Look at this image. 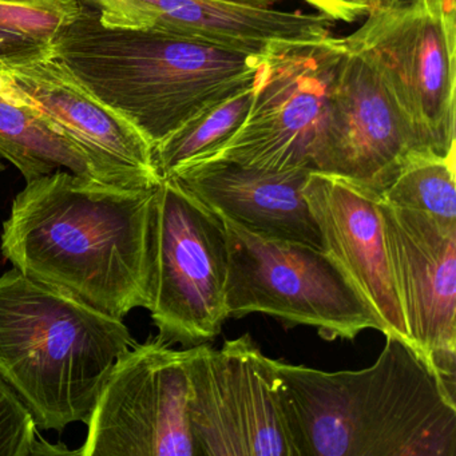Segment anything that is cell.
Returning a JSON list of instances; mask_svg holds the SVG:
<instances>
[{"mask_svg":"<svg viewBox=\"0 0 456 456\" xmlns=\"http://www.w3.org/2000/svg\"><path fill=\"white\" fill-rule=\"evenodd\" d=\"M378 2H380V0H378Z\"/></svg>","mask_w":456,"mask_h":456,"instance_id":"obj_25","label":"cell"},{"mask_svg":"<svg viewBox=\"0 0 456 456\" xmlns=\"http://www.w3.org/2000/svg\"><path fill=\"white\" fill-rule=\"evenodd\" d=\"M0 100L6 101L12 105L30 108L28 95L20 90L17 81L2 65H0Z\"/></svg>","mask_w":456,"mask_h":456,"instance_id":"obj_22","label":"cell"},{"mask_svg":"<svg viewBox=\"0 0 456 456\" xmlns=\"http://www.w3.org/2000/svg\"><path fill=\"white\" fill-rule=\"evenodd\" d=\"M53 54L153 148L252 81L265 58L185 34L105 28L84 2L55 37Z\"/></svg>","mask_w":456,"mask_h":456,"instance_id":"obj_3","label":"cell"},{"mask_svg":"<svg viewBox=\"0 0 456 456\" xmlns=\"http://www.w3.org/2000/svg\"><path fill=\"white\" fill-rule=\"evenodd\" d=\"M134 344L124 320L18 269L0 276V378L38 428L87 423L114 364Z\"/></svg>","mask_w":456,"mask_h":456,"instance_id":"obj_4","label":"cell"},{"mask_svg":"<svg viewBox=\"0 0 456 456\" xmlns=\"http://www.w3.org/2000/svg\"><path fill=\"white\" fill-rule=\"evenodd\" d=\"M272 360L249 335L189 348L197 456H297Z\"/></svg>","mask_w":456,"mask_h":456,"instance_id":"obj_9","label":"cell"},{"mask_svg":"<svg viewBox=\"0 0 456 456\" xmlns=\"http://www.w3.org/2000/svg\"><path fill=\"white\" fill-rule=\"evenodd\" d=\"M81 0H0V65L53 54V42L81 12Z\"/></svg>","mask_w":456,"mask_h":456,"instance_id":"obj_18","label":"cell"},{"mask_svg":"<svg viewBox=\"0 0 456 456\" xmlns=\"http://www.w3.org/2000/svg\"><path fill=\"white\" fill-rule=\"evenodd\" d=\"M154 191L42 175L12 201L0 249L30 279L124 320L148 308Z\"/></svg>","mask_w":456,"mask_h":456,"instance_id":"obj_1","label":"cell"},{"mask_svg":"<svg viewBox=\"0 0 456 456\" xmlns=\"http://www.w3.org/2000/svg\"><path fill=\"white\" fill-rule=\"evenodd\" d=\"M0 159L14 165L26 183L60 169L97 180L81 151L39 111L0 100Z\"/></svg>","mask_w":456,"mask_h":456,"instance_id":"obj_16","label":"cell"},{"mask_svg":"<svg viewBox=\"0 0 456 456\" xmlns=\"http://www.w3.org/2000/svg\"><path fill=\"white\" fill-rule=\"evenodd\" d=\"M344 38L378 71L420 151L455 154V0H380Z\"/></svg>","mask_w":456,"mask_h":456,"instance_id":"obj_5","label":"cell"},{"mask_svg":"<svg viewBox=\"0 0 456 456\" xmlns=\"http://www.w3.org/2000/svg\"><path fill=\"white\" fill-rule=\"evenodd\" d=\"M228 239L223 218L173 177L156 186L149 304L159 338L183 348L209 343L229 319Z\"/></svg>","mask_w":456,"mask_h":456,"instance_id":"obj_6","label":"cell"},{"mask_svg":"<svg viewBox=\"0 0 456 456\" xmlns=\"http://www.w3.org/2000/svg\"><path fill=\"white\" fill-rule=\"evenodd\" d=\"M220 217L228 239L229 319L269 314L288 327L316 328L330 341L354 340L365 330L380 332L370 306L322 248L256 236Z\"/></svg>","mask_w":456,"mask_h":456,"instance_id":"obj_7","label":"cell"},{"mask_svg":"<svg viewBox=\"0 0 456 456\" xmlns=\"http://www.w3.org/2000/svg\"><path fill=\"white\" fill-rule=\"evenodd\" d=\"M229 2H236V4H252V6L272 7L277 4L279 0H229Z\"/></svg>","mask_w":456,"mask_h":456,"instance_id":"obj_23","label":"cell"},{"mask_svg":"<svg viewBox=\"0 0 456 456\" xmlns=\"http://www.w3.org/2000/svg\"><path fill=\"white\" fill-rule=\"evenodd\" d=\"M304 196L335 260L370 306L384 335L410 344L384 239L380 196L338 175L311 172Z\"/></svg>","mask_w":456,"mask_h":456,"instance_id":"obj_14","label":"cell"},{"mask_svg":"<svg viewBox=\"0 0 456 456\" xmlns=\"http://www.w3.org/2000/svg\"><path fill=\"white\" fill-rule=\"evenodd\" d=\"M256 79L257 76L210 103L154 148V159L162 178L212 159L234 137L249 113Z\"/></svg>","mask_w":456,"mask_h":456,"instance_id":"obj_17","label":"cell"},{"mask_svg":"<svg viewBox=\"0 0 456 456\" xmlns=\"http://www.w3.org/2000/svg\"><path fill=\"white\" fill-rule=\"evenodd\" d=\"M38 427L17 392L0 378V456H30Z\"/></svg>","mask_w":456,"mask_h":456,"instance_id":"obj_20","label":"cell"},{"mask_svg":"<svg viewBox=\"0 0 456 456\" xmlns=\"http://www.w3.org/2000/svg\"><path fill=\"white\" fill-rule=\"evenodd\" d=\"M311 4L319 14L332 20L356 22L360 18L367 17L370 10L379 4L378 0H304Z\"/></svg>","mask_w":456,"mask_h":456,"instance_id":"obj_21","label":"cell"},{"mask_svg":"<svg viewBox=\"0 0 456 456\" xmlns=\"http://www.w3.org/2000/svg\"><path fill=\"white\" fill-rule=\"evenodd\" d=\"M380 212L411 346L455 389L456 223L381 199Z\"/></svg>","mask_w":456,"mask_h":456,"instance_id":"obj_11","label":"cell"},{"mask_svg":"<svg viewBox=\"0 0 456 456\" xmlns=\"http://www.w3.org/2000/svg\"><path fill=\"white\" fill-rule=\"evenodd\" d=\"M309 173L274 172L213 159L189 165L170 177L256 236L322 248L319 228L304 196Z\"/></svg>","mask_w":456,"mask_h":456,"instance_id":"obj_15","label":"cell"},{"mask_svg":"<svg viewBox=\"0 0 456 456\" xmlns=\"http://www.w3.org/2000/svg\"><path fill=\"white\" fill-rule=\"evenodd\" d=\"M47 122L86 157L100 183L151 189L162 177L154 148L122 114L95 97L54 57L2 65Z\"/></svg>","mask_w":456,"mask_h":456,"instance_id":"obj_12","label":"cell"},{"mask_svg":"<svg viewBox=\"0 0 456 456\" xmlns=\"http://www.w3.org/2000/svg\"><path fill=\"white\" fill-rule=\"evenodd\" d=\"M189 348L159 335L122 354L77 455L197 456L189 418Z\"/></svg>","mask_w":456,"mask_h":456,"instance_id":"obj_10","label":"cell"},{"mask_svg":"<svg viewBox=\"0 0 456 456\" xmlns=\"http://www.w3.org/2000/svg\"><path fill=\"white\" fill-rule=\"evenodd\" d=\"M418 151L372 63L346 46L314 172L346 178L380 194L407 157Z\"/></svg>","mask_w":456,"mask_h":456,"instance_id":"obj_13","label":"cell"},{"mask_svg":"<svg viewBox=\"0 0 456 456\" xmlns=\"http://www.w3.org/2000/svg\"><path fill=\"white\" fill-rule=\"evenodd\" d=\"M379 196L394 207L456 223L455 154L413 151Z\"/></svg>","mask_w":456,"mask_h":456,"instance_id":"obj_19","label":"cell"},{"mask_svg":"<svg viewBox=\"0 0 456 456\" xmlns=\"http://www.w3.org/2000/svg\"><path fill=\"white\" fill-rule=\"evenodd\" d=\"M6 170V165L4 164V159H0V173Z\"/></svg>","mask_w":456,"mask_h":456,"instance_id":"obj_24","label":"cell"},{"mask_svg":"<svg viewBox=\"0 0 456 456\" xmlns=\"http://www.w3.org/2000/svg\"><path fill=\"white\" fill-rule=\"evenodd\" d=\"M272 362L297 456H456L455 389L402 338L364 370Z\"/></svg>","mask_w":456,"mask_h":456,"instance_id":"obj_2","label":"cell"},{"mask_svg":"<svg viewBox=\"0 0 456 456\" xmlns=\"http://www.w3.org/2000/svg\"><path fill=\"white\" fill-rule=\"evenodd\" d=\"M344 52V38L330 36L268 53L257 73L247 119L207 161L225 159L274 172H314Z\"/></svg>","mask_w":456,"mask_h":456,"instance_id":"obj_8","label":"cell"}]
</instances>
